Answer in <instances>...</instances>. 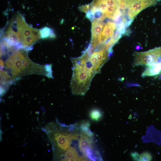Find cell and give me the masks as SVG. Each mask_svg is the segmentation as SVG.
<instances>
[{
	"label": "cell",
	"instance_id": "11",
	"mask_svg": "<svg viewBox=\"0 0 161 161\" xmlns=\"http://www.w3.org/2000/svg\"><path fill=\"white\" fill-rule=\"evenodd\" d=\"M90 117L91 119L95 121H98L102 116L101 112L97 109H94L90 112Z\"/></svg>",
	"mask_w": 161,
	"mask_h": 161
},
{
	"label": "cell",
	"instance_id": "10",
	"mask_svg": "<svg viewBox=\"0 0 161 161\" xmlns=\"http://www.w3.org/2000/svg\"><path fill=\"white\" fill-rule=\"evenodd\" d=\"M78 154L75 148L70 146L66 150L63 160L77 161L78 159Z\"/></svg>",
	"mask_w": 161,
	"mask_h": 161
},
{
	"label": "cell",
	"instance_id": "15",
	"mask_svg": "<svg viewBox=\"0 0 161 161\" xmlns=\"http://www.w3.org/2000/svg\"><path fill=\"white\" fill-rule=\"evenodd\" d=\"M89 4L81 6L78 7V8L80 11L85 13H86L89 10Z\"/></svg>",
	"mask_w": 161,
	"mask_h": 161
},
{
	"label": "cell",
	"instance_id": "3",
	"mask_svg": "<svg viewBox=\"0 0 161 161\" xmlns=\"http://www.w3.org/2000/svg\"><path fill=\"white\" fill-rule=\"evenodd\" d=\"M161 55V47L157 48L149 51L134 53V66L142 65L149 66L158 62Z\"/></svg>",
	"mask_w": 161,
	"mask_h": 161
},
{
	"label": "cell",
	"instance_id": "14",
	"mask_svg": "<svg viewBox=\"0 0 161 161\" xmlns=\"http://www.w3.org/2000/svg\"><path fill=\"white\" fill-rule=\"evenodd\" d=\"M86 13V16L87 18L91 21L93 20L95 17L91 11L89 10Z\"/></svg>",
	"mask_w": 161,
	"mask_h": 161
},
{
	"label": "cell",
	"instance_id": "9",
	"mask_svg": "<svg viewBox=\"0 0 161 161\" xmlns=\"http://www.w3.org/2000/svg\"><path fill=\"white\" fill-rule=\"evenodd\" d=\"M98 20H96L92 22V39H101V32L103 26L102 24L98 23Z\"/></svg>",
	"mask_w": 161,
	"mask_h": 161
},
{
	"label": "cell",
	"instance_id": "5",
	"mask_svg": "<svg viewBox=\"0 0 161 161\" xmlns=\"http://www.w3.org/2000/svg\"><path fill=\"white\" fill-rule=\"evenodd\" d=\"M77 138L76 134L55 133L54 134V138L57 145L59 148L64 151L67 150L70 147V143L73 140Z\"/></svg>",
	"mask_w": 161,
	"mask_h": 161
},
{
	"label": "cell",
	"instance_id": "1",
	"mask_svg": "<svg viewBox=\"0 0 161 161\" xmlns=\"http://www.w3.org/2000/svg\"><path fill=\"white\" fill-rule=\"evenodd\" d=\"M71 87L73 94L85 95L88 89L93 76L79 67L73 66Z\"/></svg>",
	"mask_w": 161,
	"mask_h": 161
},
{
	"label": "cell",
	"instance_id": "13",
	"mask_svg": "<svg viewBox=\"0 0 161 161\" xmlns=\"http://www.w3.org/2000/svg\"><path fill=\"white\" fill-rule=\"evenodd\" d=\"M140 158L141 161H149L151 160V157L150 154L148 153H144L140 156Z\"/></svg>",
	"mask_w": 161,
	"mask_h": 161
},
{
	"label": "cell",
	"instance_id": "12",
	"mask_svg": "<svg viewBox=\"0 0 161 161\" xmlns=\"http://www.w3.org/2000/svg\"><path fill=\"white\" fill-rule=\"evenodd\" d=\"M41 37L42 38H45L49 37L53 31L50 28L45 27L39 30Z\"/></svg>",
	"mask_w": 161,
	"mask_h": 161
},
{
	"label": "cell",
	"instance_id": "8",
	"mask_svg": "<svg viewBox=\"0 0 161 161\" xmlns=\"http://www.w3.org/2000/svg\"><path fill=\"white\" fill-rule=\"evenodd\" d=\"M148 66L142 75L143 77L154 76L161 72V62H157Z\"/></svg>",
	"mask_w": 161,
	"mask_h": 161
},
{
	"label": "cell",
	"instance_id": "4",
	"mask_svg": "<svg viewBox=\"0 0 161 161\" xmlns=\"http://www.w3.org/2000/svg\"><path fill=\"white\" fill-rule=\"evenodd\" d=\"M32 74L46 75L47 76V65L42 66L34 63L30 60L27 55L22 62L20 77Z\"/></svg>",
	"mask_w": 161,
	"mask_h": 161
},
{
	"label": "cell",
	"instance_id": "6",
	"mask_svg": "<svg viewBox=\"0 0 161 161\" xmlns=\"http://www.w3.org/2000/svg\"><path fill=\"white\" fill-rule=\"evenodd\" d=\"M79 148L85 156L89 158L92 157V145L87 134H81L79 140Z\"/></svg>",
	"mask_w": 161,
	"mask_h": 161
},
{
	"label": "cell",
	"instance_id": "2",
	"mask_svg": "<svg viewBox=\"0 0 161 161\" xmlns=\"http://www.w3.org/2000/svg\"><path fill=\"white\" fill-rule=\"evenodd\" d=\"M125 12L131 23L135 17L141 11L154 5L160 0H124Z\"/></svg>",
	"mask_w": 161,
	"mask_h": 161
},
{
	"label": "cell",
	"instance_id": "7",
	"mask_svg": "<svg viewBox=\"0 0 161 161\" xmlns=\"http://www.w3.org/2000/svg\"><path fill=\"white\" fill-rule=\"evenodd\" d=\"M116 27V24L112 22H108L104 26L101 33V42L107 44L110 38L113 35Z\"/></svg>",
	"mask_w": 161,
	"mask_h": 161
}]
</instances>
